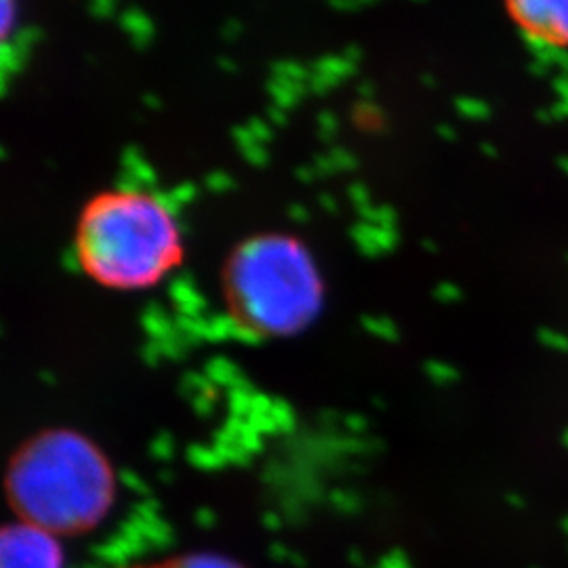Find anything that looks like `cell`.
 <instances>
[{"instance_id":"obj_32","label":"cell","mask_w":568,"mask_h":568,"mask_svg":"<svg viewBox=\"0 0 568 568\" xmlns=\"http://www.w3.org/2000/svg\"><path fill=\"white\" fill-rule=\"evenodd\" d=\"M243 156L248 163L257 164V166H262L267 161V152H265L262 143H255V145L243 150Z\"/></svg>"},{"instance_id":"obj_29","label":"cell","mask_w":568,"mask_h":568,"mask_svg":"<svg viewBox=\"0 0 568 568\" xmlns=\"http://www.w3.org/2000/svg\"><path fill=\"white\" fill-rule=\"evenodd\" d=\"M246 129L253 133V138L257 140V142L262 143L265 140H270V124L267 122L262 121V119H251L248 124H246Z\"/></svg>"},{"instance_id":"obj_22","label":"cell","mask_w":568,"mask_h":568,"mask_svg":"<svg viewBox=\"0 0 568 568\" xmlns=\"http://www.w3.org/2000/svg\"><path fill=\"white\" fill-rule=\"evenodd\" d=\"M363 325L371 331V333H375L377 337H382V339H389V342H394L396 337H398V331H396V326L394 323L389 321V318H363Z\"/></svg>"},{"instance_id":"obj_35","label":"cell","mask_w":568,"mask_h":568,"mask_svg":"<svg viewBox=\"0 0 568 568\" xmlns=\"http://www.w3.org/2000/svg\"><path fill=\"white\" fill-rule=\"evenodd\" d=\"M398 241L396 230H387V227H377V243L382 251H392L394 244Z\"/></svg>"},{"instance_id":"obj_13","label":"cell","mask_w":568,"mask_h":568,"mask_svg":"<svg viewBox=\"0 0 568 568\" xmlns=\"http://www.w3.org/2000/svg\"><path fill=\"white\" fill-rule=\"evenodd\" d=\"M349 234H352V241L358 244V248H361L365 255H377V253H382L379 243H377V225L361 222V224H356L349 230Z\"/></svg>"},{"instance_id":"obj_3","label":"cell","mask_w":568,"mask_h":568,"mask_svg":"<svg viewBox=\"0 0 568 568\" xmlns=\"http://www.w3.org/2000/svg\"><path fill=\"white\" fill-rule=\"evenodd\" d=\"M227 288L243 323L257 333L304 328L321 307V278L310 253L286 236L244 241L227 264Z\"/></svg>"},{"instance_id":"obj_17","label":"cell","mask_w":568,"mask_h":568,"mask_svg":"<svg viewBox=\"0 0 568 568\" xmlns=\"http://www.w3.org/2000/svg\"><path fill=\"white\" fill-rule=\"evenodd\" d=\"M314 70H318V72H325V74H331V77H335L337 81H342L344 77H349L352 72H354V63L352 61L345 60L344 55H325V58H321V60L316 61V68Z\"/></svg>"},{"instance_id":"obj_14","label":"cell","mask_w":568,"mask_h":568,"mask_svg":"<svg viewBox=\"0 0 568 568\" xmlns=\"http://www.w3.org/2000/svg\"><path fill=\"white\" fill-rule=\"evenodd\" d=\"M239 323L241 321H236L234 316H209L206 318V339L220 342V339L232 337Z\"/></svg>"},{"instance_id":"obj_44","label":"cell","mask_w":568,"mask_h":568,"mask_svg":"<svg viewBox=\"0 0 568 568\" xmlns=\"http://www.w3.org/2000/svg\"><path fill=\"white\" fill-rule=\"evenodd\" d=\"M436 133H438L443 140H447V142H455V140H457V131H455L450 124H438V126H436Z\"/></svg>"},{"instance_id":"obj_38","label":"cell","mask_w":568,"mask_h":568,"mask_svg":"<svg viewBox=\"0 0 568 568\" xmlns=\"http://www.w3.org/2000/svg\"><path fill=\"white\" fill-rule=\"evenodd\" d=\"M314 171H316V175L318 173H323V175H326V173H331V171H335V164H333V161L328 159V156H316L314 159Z\"/></svg>"},{"instance_id":"obj_49","label":"cell","mask_w":568,"mask_h":568,"mask_svg":"<svg viewBox=\"0 0 568 568\" xmlns=\"http://www.w3.org/2000/svg\"><path fill=\"white\" fill-rule=\"evenodd\" d=\"M480 150H483V154L488 156V159H497L499 156V152H497V148L493 143H480Z\"/></svg>"},{"instance_id":"obj_57","label":"cell","mask_w":568,"mask_h":568,"mask_svg":"<svg viewBox=\"0 0 568 568\" xmlns=\"http://www.w3.org/2000/svg\"><path fill=\"white\" fill-rule=\"evenodd\" d=\"M567 440H568V434H567Z\"/></svg>"},{"instance_id":"obj_1","label":"cell","mask_w":568,"mask_h":568,"mask_svg":"<svg viewBox=\"0 0 568 568\" xmlns=\"http://www.w3.org/2000/svg\"><path fill=\"white\" fill-rule=\"evenodd\" d=\"M16 520L58 537H77L102 527L116 499L110 462L87 436L47 429L23 443L4 476Z\"/></svg>"},{"instance_id":"obj_47","label":"cell","mask_w":568,"mask_h":568,"mask_svg":"<svg viewBox=\"0 0 568 568\" xmlns=\"http://www.w3.org/2000/svg\"><path fill=\"white\" fill-rule=\"evenodd\" d=\"M537 121L544 122V124H551L554 121V116H551V112H549V108H541V110H537Z\"/></svg>"},{"instance_id":"obj_45","label":"cell","mask_w":568,"mask_h":568,"mask_svg":"<svg viewBox=\"0 0 568 568\" xmlns=\"http://www.w3.org/2000/svg\"><path fill=\"white\" fill-rule=\"evenodd\" d=\"M267 116L272 119V122H276V124H283L284 110L283 108H278V105H270V110H267Z\"/></svg>"},{"instance_id":"obj_28","label":"cell","mask_w":568,"mask_h":568,"mask_svg":"<svg viewBox=\"0 0 568 568\" xmlns=\"http://www.w3.org/2000/svg\"><path fill=\"white\" fill-rule=\"evenodd\" d=\"M377 227H387L394 230L396 225V213L392 206H377V215H375V224Z\"/></svg>"},{"instance_id":"obj_25","label":"cell","mask_w":568,"mask_h":568,"mask_svg":"<svg viewBox=\"0 0 568 568\" xmlns=\"http://www.w3.org/2000/svg\"><path fill=\"white\" fill-rule=\"evenodd\" d=\"M337 79L335 77H331V74H325V72H318V70H314L312 72V77H310V81L307 84L314 89V91H326V89H331V87H335L337 84Z\"/></svg>"},{"instance_id":"obj_9","label":"cell","mask_w":568,"mask_h":568,"mask_svg":"<svg viewBox=\"0 0 568 568\" xmlns=\"http://www.w3.org/2000/svg\"><path fill=\"white\" fill-rule=\"evenodd\" d=\"M121 23L122 28L131 34V41L135 42L138 47H143L145 42L152 39V23L140 9L122 11Z\"/></svg>"},{"instance_id":"obj_30","label":"cell","mask_w":568,"mask_h":568,"mask_svg":"<svg viewBox=\"0 0 568 568\" xmlns=\"http://www.w3.org/2000/svg\"><path fill=\"white\" fill-rule=\"evenodd\" d=\"M347 194H349V199L354 201V204L358 206V211H363L365 206H368V204H371V199H368V192H366L365 185H361V183H354V185H349Z\"/></svg>"},{"instance_id":"obj_39","label":"cell","mask_w":568,"mask_h":568,"mask_svg":"<svg viewBox=\"0 0 568 568\" xmlns=\"http://www.w3.org/2000/svg\"><path fill=\"white\" fill-rule=\"evenodd\" d=\"M549 112H551L554 121H568V102L558 100V102L549 108Z\"/></svg>"},{"instance_id":"obj_36","label":"cell","mask_w":568,"mask_h":568,"mask_svg":"<svg viewBox=\"0 0 568 568\" xmlns=\"http://www.w3.org/2000/svg\"><path fill=\"white\" fill-rule=\"evenodd\" d=\"M89 9L95 18H110V13L114 11V4L110 0H95V2H91Z\"/></svg>"},{"instance_id":"obj_43","label":"cell","mask_w":568,"mask_h":568,"mask_svg":"<svg viewBox=\"0 0 568 568\" xmlns=\"http://www.w3.org/2000/svg\"><path fill=\"white\" fill-rule=\"evenodd\" d=\"M11 11H13V4H11V2H2V32H4V37L9 34V26H11Z\"/></svg>"},{"instance_id":"obj_52","label":"cell","mask_w":568,"mask_h":568,"mask_svg":"<svg viewBox=\"0 0 568 568\" xmlns=\"http://www.w3.org/2000/svg\"><path fill=\"white\" fill-rule=\"evenodd\" d=\"M358 93H361L363 98H371V95H373V87H371L368 82H363V84L358 87Z\"/></svg>"},{"instance_id":"obj_51","label":"cell","mask_w":568,"mask_h":568,"mask_svg":"<svg viewBox=\"0 0 568 568\" xmlns=\"http://www.w3.org/2000/svg\"><path fill=\"white\" fill-rule=\"evenodd\" d=\"M556 166L560 169V173H565L568 178V154H562L556 159Z\"/></svg>"},{"instance_id":"obj_40","label":"cell","mask_w":568,"mask_h":568,"mask_svg":"<svg viewBox=\"0 0 568 568\" xmlns=\"http://www.w3.org/2000/svg\"><path fill=\"white\" fill-rule=\"evenodd\" d=\"M549 70H551V68H549L548 63H544V61L532 60L528 63V72H530L532 77H541V79H544V77H548Z\"/></svg>"},{"instance_id":"obj_56","label":"cell","mask_w":568,"mask_h":568,"mask_svg":"<svg viewBox=\"0 0 568 568\" xmlns=\"http://www.w3.org/2000/svg\"><path fill=\"white\" fill-rule=\"evenodd\" d=\"M145 103H148V105H159L156 98H150V95H145Z\"/></svg>"},{"instance_id":"obj_4","label":"cell","mask_w":568,"mask_h":568,"mask_svg":"<svg viewBox=\"0 0 568 568\" xmlns=\"http://www.w3.org/2000/svg\"><path fill=\"white\" fill-rule=\"evenodd\" d=\"M0 568H65L61 537L21 520H13L0 535Z\"/></svg>"},{"instance_id":"obj_58","label":"cell","mask_w":568,"mask_h":568,"mask_svg":"<svg viewBox=\"0 0 568 568\" xmlns=\"http://www.w3.org/2000/svg\"><path fill=\"white\" fill-rule=\"evenodd\" d=\"M567 260H568V257H567Z\"/></svg>"},{"instance_id":"obj_54","label":"cell","mask_w":568,"mask_h":568,"mask_svg":"<svg viewBox=\"0 0 568 568\" xmlns=\"http://www.w3.org/2000/svg\"><path fill=\"white\" fill-rule=\"evenodd\" d=\"M220 63L224 65V70H234V63H232V61L220 60Z\"/></svg>"},{"instance_id":"obj_2","label":"cell","mask_w":568,"mask_h":568,"mask_svg":"<svg viewBox=\"0 0 568 568\" xmlns=\"http://www.w3.org/2000/svg\"><path fill=\"white\" fill-rule=\"evenodd\" d=\"M77 251L82 267L102 284L140 288L180 257L173 215L154 194H105L82 213Z\"/></svg>"},{"instance_id":"obj_37","label":"cell","mask_w":568,"mask_h":568,"mask_svg":"<svg viewBox=\"0 0 568 568\" xmlns=\"http://www.w3.org/2000/svg\"><path fill=\"white\" fill-rule=\"evenodd\" d=\"M551 89L556 91V95H558V100H562V102H568V77H556L554 81H551Z\"/></svg>"},{"instance_id":"obj_42","label":"cell","mask_w":568,"mask_h":568,"mask_svg":"<svg viewBox=\"0 0 568 568\" xmlns=\"http://www.w3.org/2000/svg\"><path fill=\"white\" fill-rule=\"evenodd\" d=\"M288 217H291L293 222H305V220H307V209H305L304 204H291V206H288Z\"/></svg>"},{"instance_id":"obj_12","label":"cell","mask_w":568,"mask_h":568,"mask_svg":"<svg viewBox=\"0 0 568 568\" xmlns=\"http://www.w3.org/2000/svg\"><path fill=\"white\" fill-rule=\"evenodd\" d=\"M154 196H156V201L163 204L164 209L173 215L182 204L192 201V196H194V185L182 183V185H178V187H173V190H159V192H154Z\"/></svg>"},{"instance_id":"obj_31","label":"cell","mask_w":568,"mask_h":568,"mask_svg":"<svg viewBox=\"0 0 568 568\" xmlns=\"http://www.w3.org/2000/svg\"><path fill=\"white\" fill-rule=\"evenodd\" d=\"M61 265H63V270H68V272H79V270H81V255H79L77 246H74V248L63 251V255H61Z\"/></svg>"},{"instance_id":"obj_50","label":"cell","mask_w":568,"mask_h":568,"mask_svg":"<svg viewBox=\"0 0 568 568\" xmlns=\"http://www.w3.org/2000/svg\"><path fill=\"white\" fill-rule=\"evenodd\" d=\"M344 58L347 61H352V63H354V60H358V58H361L358 47H347V49H345Z\"/></svg>"},{"instance_id":"obj_24","label":"cell","mask_w":568,"mask_h":568,"mask_svg":"<svg viewBox=\"0 0 568 568\" xmlns=\"http://www.w3.org/2000/svg\"><path fill=\"white\" fill-rule=\"evenodd\" d=\"M328 159L335 164V171H349L356 164V159L344 148H333Z\"/></svg>"},{"instance_id":"obj_8","label":"cell","mask_w":568,"mask_h":568,"mask_svg":"<svg viewBox=\"0 0 568 568\" xmlns=\"http://www.w3.org/2000/svg\"><path fill=\"white\" fill-rule=\"evenodd\" d=\"M548 39L560 47L568 44V2L549 0Z\"/></svg>"},{"instance_id":"obj_46","label":"cell","mask_w":568,"mask_h":568,"mask_svg":"<svg viewBox=\"0 0 568 568\" xmlns=\"http://www.w3.org/2000/svg\"><path fill=\"white\" fill-rule=\"evenodd\" d=\"M295 173H297V178L304 180V182H312V178L316 175V171H314L312 164H310V166H300Z\"/></svg>"},{"instance_id":"obj_18","label":"cell","mask_w":568,"mask_h":568,"mask_svg":"<svg viewBox=\"0 0 568 568\" xmlns=\"http://www.w3.org/2000/svg\"><path fill=\"white\" fill-rule=\"evenodd\" d=\"M253 396H255V392L251 389V386L244 379H241L236 386L227 389V403H230V408L234 413H251Z\"/></svg>"},{"instance_id":"obj_6","label":"cell","mask_w":568,"mask_h":568,"mask_svg":"<svg viewBox=\"0 0 568 568\" xmlns=\"http://www.w3.org/2000/svg\"><path fill=\"white\" fill-rule=\"evenodd\" d=\"M142 326L152 342H163L164 337H169V333L173 331V323L169 321L166 312L156 302H150L143 307Z\"/></svg>"},{"instance_id":"obj_15","label":"cell","mask_w":568,"mask_h":568,"mask_svg":"<svg viewBox=\"0 0 568 568\" xmlns=\"http://www.w3.org/2000/svg\"><path fill=\"white\" fill-rule=\"evenodd\" d=\"M455 108L467 121H487L488 116H490V105L485 100L457 98L455 100Z\"/></svg>"},{"instance_id":"obj_27","label":"cell","mask_w":568,"mask_h":568,"mask_svg":"<svg viewBox=\"0 0 568 568\" xmlns=\"http://www.w3.org/2000/svg\"><path fill=\"white\" fill-rule=\"evenodd\" d=\"M260 335L262 333H257L253 326H248L241 321L239 326H236V331H234V335H232V339H239L243 344H255V342H260Z\"/></svg>"},{"instance_id":"obj_41","label":"cell","mask_w":568,"mask_h":568,"mask_svg":"<svg viewBox=\"0 0 568 568\" xmlns=\"http://www.w3.org/2000/svg\"><path fill=\"white\" fill-rule=\"evenodd\" d=\"M222 34H224V39L227 41H232V39H236L239 34H241V21L230 20L225 21L224 28H222Z\"/></svg>"},{"instance_id":"obj_26","label":"cell","mask_w":568,"mask_h":568,"mask_svg":"<svg viewBox=\"0 0 568 568\" xmlns=\"http://www.w3.org/2000/svg\"><path fill=\"white\" fill-rule=\"evenodd\" d=\"M318 131H321V138L328 140L335 135L337 131V119L331 114V112H321L318 114Z\"/></svg>"},{"instance_id":"obj_16","label":"cell","mask_w":568,"mask_h":568,"mask_svg":"<svg viewBox=\"0 0 568 568\" xmlns=\"http://www.w3.org/2000/svg\"><path fill=\"white\" fill-rule=\"evenodd\" d=\"M424 371L436 386H448V384H455L459 379V371L455 366L448 365V363H443V361H427Z\"/></svg>"},{"instance_id":"obj_20","label":"cell","mask_w":568,"mask_h":568,"mask_svg":"<svg viewBox=\"0 0 568 568\" xmlns=\"http://www.w3.org/2000/svg\"><path fill=\"white\" fill-rule=\"evenodd\" d=\"M537 342L548 347L551 352H560V354H568V335L556 331V328H549V326H541L537 331Z\"/></svg>"},{"instance_id":"obj_21","label":"cell","mask_w":568,"mask_h":568,"mask_svg":"<svg viewBox=\"0 0 568 568\" xmlns=\"http://www.w3.org/2000/svg\"><path fill=\"white\" fill-rule=\"evenodd\" d=\"M169 295H171V300H173L175 307H178V305L185 304L187 300H192V297L196 295L192 278H190L187 274H182V276L173 278L171 284H169Z\"/></svg>"},{"instance_id":"obj_5","label":"cell","mask_w":568,"mask_h":568,"mask_svg":"<svg viewBox=\"0 0 568 568\" xmlns=\"http://www.w3.org/2000/svg\"><path fill=\"white\" fill-rule=\"evenodd\" d=\"M124 568H246L236 558L220 551H183L152 562H138Z\"/></svg>"},{"instance_id":"obj_23","label":"cell","mask_w":568,"mask_h":568,"mask_svg":"<svg viewBox=\"0 0 568 568\" xmlns=\"http://www.w3.org/2000/svg\"><path fill=\"white\" fill-rule=\"evenodd\" d=\"M434 297L440 304H457V302H462L464 293H462V288L457 284L440 283L436 284V288H434Z\"/></svg>"},{"instance_id":"obj_48","label":"cell","mask_w":568,"mask_h":568,"mask_svg":"<svg viewBox=\"0 0 568 568\" xmlns=\"http://www.w3.org/2000/svg\"><path fill=\"white\" fill-rule=\"evenodd\" d=\"M318 201L323 203L326 211H337V203H335V199H333V196H328V194H321V196H318Z\"/></svg>"},{"instance_id":"obj_19","label":"cell","mask_w":568,"mask_h":568,"mask_svg":"<svg viewBox=\"0 0 568 568\" xmlns=\"http://www.w3.org/2000/svg\"><path fill=\"white\" fill-rule=\"evenodd\" d=\"M272 72H274V77H278V79H286V81L300 82V84H305V81H310V72L305 70L302 63H297V61H276L274 65H272Z\"/></svg>"},{"instance_id":"obj_7","label":"cell","mask_w":568,"mask_h":568,"mask_svg":"<svg viewBox=\"0 0 568 568\" xmlns=\"http://www.w3.org/2000/svg\"><path fill=\"white\" fill-rule=\"evenodd\" d=\"M204 375L211 384H217V386H225L227 389L232 386H236L243 377L239 373V368L232 365L224 356H215L211 358L206 365H204Z\"/></svg>"},{"instance_id":"obj_34","label":"cell","mask_w":568,"mask_h":568,"mask_svg":"<svg viewBox=\"0 0 568 568\" xmlns=\"http://www.w3.org/2000/svg\"><path fill=\"white\" fill-rule=\"evenodd\" d=\"M161 356H163V349H161L159 342H152V339H150L148 344L143 345L142 358L148 365H156Z\"/></svg>"},{"instance_id":"obj_10","label":"cell","mask_w":568,"mask_h":568,"mask_svg":"<svg viewBox=\"0 0 568 568\" xmlns=\"http://www.w3.org/2000/svg\"><path fill=\"white\" fill-rule=\"evenodd\" d=\"M121 164L122 171L133 175L142 185H154L156 183L154 171L148 166V163L142 159V154L135 148H126L122 152Z\"/></svg>"},{"instance_id":"obj_33","label":"cell","mask_w":568,"mask_h":568,"mask_svg":"<svg viewBox=\"0 0 568 568\" xmlns=\"http://www.w3.org/2000/svg\"><path fill=\"white\" fill-rule=\"evenodd\" d=\"M206 185L211 187V190H230L232 187V180H230V175L224 173V171H213L209 178H206Z\"/></svg>"},{"instance_id":"obj_11","label":"cell","mask_w":568,"mask_h":568,"mask_svg":"<svg viewBox=\"0 0 568 568\" xmlns=\"http://www.w3.org/2000/svg\"><path fill=\"white\" fill-rule=\"evenodd\" d=\"M304 89L305 84L278 79V77H272V81L267 82V91L274 100V105H278L283 110L297 102V98L304 93Z\"/></svg>"},{"instance_id":"obj_53","label":"cell","mask_w":568,"mask_h":568,"mask_svg":"<svg viewBox=\"0 0 568 568\" xmlns=\"http://www.w3.org/2000/svg\"><path fill=\"white\" fill-rule=\"evenodd\" d=\"M422 81L426 82V87H436V79H432V77H427V74L422 77Z\"/></svg>"},{"instance_id":"obj_55","label":"cell","mask_w":568,"mask_h":568,"mask_svg":"<svg viewBox=\"0 0 568 568\" xmlns=\"http://www.w3.org/2000/svg\"><path fill=\"white\" fill-rule=\"evenodd\" d=\"M424 246H427V248H429L432 253H436V251H438V246H436V244L429 243V241H426V243H424Z\"/></svg>"}]
</instances>
